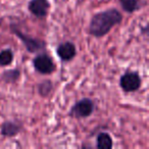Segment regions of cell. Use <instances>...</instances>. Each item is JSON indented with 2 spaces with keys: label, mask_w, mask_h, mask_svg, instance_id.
Wrapping results in <instances>:
<instances>
[{
  "label": "cell",
  "mask_w": 149,
  "mask_h": 149,
  "mask_svg": "<svg viewBox=\"0 0 149 149\" xmlns=\"http://www.w3.org/2000/svg\"><path fill=\"white\" fill-rule=\"evenodd\" d=\"M21 77V70L19 68H11L7 70L1 74V79L6 84H15L19 80Z\"/></svg>",
  "instance_id": "11"
},
{
  "label": "cell",
  "mask_w": 149,
  "mask_h": 149,
  "mask_svg": "<svg viewBox=\"0 0 149 149\" xmlns=\"http://www.w3.org/2000/svg\"><path fill=\"white\" fill-rule=\"evenodd\" d=\"M33 65L36 72H38L41 74H51L56 70V65L53 61V58L44 52H41L34 57Z\"/></svg>",
  "instance_id": "5"
},
{
  "label": "cell",
  "mask_w": 149,
  "mask_h": 149,
  "mask_svg": "<svg viewBox=\"0 0 149 149\" xmlns=\"http://www.w3.org/2000/svg\"><path fill=\"white\" fill-rule=\"evenodd\" d=\"M122 9L127 13H133L142 8V0H118Z\"/></svg>",
  "instance_id": "9"
},
{
  "label": "cell",
  "mask_w": 149,
  "mask_h": 149,
  "mask_svg": "<svg viewBox=\"0 0 149 149\" xmlns=\"http://www.w3.org/2000/svg\"><path fill=\"white\" fill-rule=\"evenodd\" d=\"M123 22V15L116 8L105 9L91 17L89 23V34L95 38L106 36L116 26Z\"/></svg>",
  "instance_id": "1"
},
{
  "label": "cell",
  "mask_w": 149,
  "mask_h": 149,
  "mask_svg": "<svg viewBox=\"0 0 149 149\" xmlns=\"http://www.w3.org/2000/svg\"><path fill=\"white\" fill-rule=\"evenodd\" d=\"M96 147L98 149H111L113 147L111 136L106 132H100L96 137Z\"/></svg>",
  "instance_id": "10"
},
{
  "label": "cell",
  "mask_w": 149,
  "mask_h": 149,
  "mask_svg": "<svg viewBox=\"0 0 149 149\" xmlns=\"http://www.w3.org/2000/svg\"><path fill=\"white\" fill-rule=\"evenodd\" d=\"M142 86V78L138 72H126L120 78V87L125 93L136 92Z\"/></svg>",
  "instance_id": "4"
},
{
  "label": "cell",
  "mask_w": 149,
  "mask_h": 149,
  "mask_svg": "<svg viewBox=\"0 0 149 149\" xmlns=\"http://www.w3.org/2000/svg\"><path fill=\"white\" fill-rule=\"evenodd\" d=\"M22 126L15 122L11 120H7L4 122L1 126V130H0V134L3 137H7V138H11V137H15L21 133Z\"/></svg>",
  "instance_id": "8"
},
{
  "label": "cell",
  "mask_w": 149,
  "mask_h": 149,
  "mask_svg": "<svg viewBox=\"0 0 149 149\" xmlns=\"http://www.w3.org/2000/svg\"><path fill=\"white\" fill-rule=\"evenodd\" d=\"M56 54L61 59V61L68 62L72 60L74 56L77 55V48L70 41L62 42L56 47Z\"/></svg>",
  "instance_id": "7"
},
{
  "label": "cell",
  "mask_w": 149,
  "mask_h": 149,
  "mask_svg": "<svg viewBox=\"0 0 149 149\" xmlns=\"http://www.w3.org/2000/svg\"><path fill=\"white\" fill-rule=\"evenodd\" d=\"M53 88V83L50 80H44L38 85V92L42 97H48Z\"/></svg>",
  "instance_id": "13"
},
{
  "label": "cell",
  "mask_w": 149,
  "mask_h": 149,
  "mask_svg": "<svg viewBox=\"0 0 149 149\" xmlns=\"http://www.w3.org/2000/svg\"><path fill=\"white\" fill-rule=\"evenodd\" d=\"M15 54L10 48H6L0 51V66H7L13 63Z\"/></svg>",
  "instance_id": "12"
},
{
  "label": "cell",
  "mask_w": 149,
  "mask_h": 149,
  "mask_svg": "<svg viewBox=\"0 0 149 149\" xmlns=\"http://www.w3.org/2000/svg\"><path fill=\"white\" fill-rule=\"evenodd\" d=\"M94 109H95V104L93 100L90 98H82L70 107L68 116L77 120L86 118L93 113Z\"/></svg>",
  "instance_id": "3"
},
{
  "label": "cell",
  "mask_w": 149,
  "mask_h": 149,
  "mask_svg": "<svg viewBox=\"0 0 149 149\" xmlns=\"http://www.w3.org/2000/svg\"><path fill=\"white\" fill-rule=\"evenodd\" d=\"M10 30L22 42H23L24 46L26 47L28 52L30 53H38V52H42L43 50L46 49V43L45 41H42L37 38L31 37V36L27 35V34L23 33L21 30L15 25L10 26Z\"/></svg>",
  "instance_id": "2"
},
{
  "label": "cell",
  "mask_w": 149,
  "mask_h": 149,
  "mask_svg": "<svg viewBox=\"0 0 149 149\" xmlns=\"http://www.w3.org/2000/svg\"><path fill=\"white\" fill-rule=\"evenodd\" d=\"M50 8L49 0H30L28 4L29 11L38 19H45Z\"/></svg>",
  "instance_id": "6"
}]
</instances>
